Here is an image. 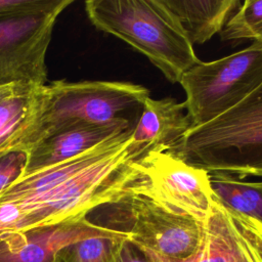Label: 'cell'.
Segmentation results:
<instances>
[{"instance_id":"1","label":"cell","mask_w":262,"mask_h":262,"mask_svg":"<svg viewBox=\"0 0 262 262\" xmlns=\"http://www.w3.org/2000/svg\"><path fill=\"white\" fill-rule=\"evenodd\" d=\"M132 131L51 166L21 172L0 196L19 208L15 231L83 218L129 194L140 175L137 160L145 155L133 148Z\"/></svg>"},{"instance_id":"2","label":"cell","mask_w":262,"mask_h":262,"mask_svg":"<svg viewBox=\"0 0 262 262\" xmlns=\"http://www.w3.org/2000/svg\"><path fill=\"white\" fill-rule=\"evenodd\" d=\"M85 12L99 31L142 53L171 83L199 63L193 45L162 0H88Z\"/></svg>"},{"instance_id":"3","label":"cell","mask_w":262,"mask_h":262,"mask_svg":"<svg viewBox=\"0 0 262 262\" xmlns=\"http://www.w3.org/2000/svg\"><path fill=\"white\" fill-rule=\"evenodd\" d=\"M169 151L208 172L262 177V83L226 113L190 128Z\"/></svg>"},{"instance_id":"4","label":"cell","mask_w":262,"mask_h":262,"mask_svg":"<svg viewBox=\"0 0 262 262\" xmlns=\"http://www.w3.org/2000/svg\"><path fill=\"white\" fill-rule=\"evenodd\" d=\"M86 218L96 226L125 234L145 253L174 262L193 255L205 231V221L135 194L102 205Z\"/></svg>"},{"instance_id":"5","label":"cell","mask_w":262,"mask_h":262,"mask_svg":"<svg viewBox=\"0 0 262 262\" xmlns=\"http://www.w3.org/2000/svg\"><path fill=\"white\" fill-rule=\"evenodd\" d=\"M191 128L226 113L262 83V43L212 61H200L179 82Z\"/></svg>"},{"instance_id":"6","label":"cell","mask_w":262,"mask_h":262,"mask_svg":"<svg viewBox=\"0 0 262 262\" xmlns=\"http://www.w3.org/2000/svg\"><path fill=\"white\" fill-rule=\"evenodd\" d=\"M46 87L48 96L43 115L44 137L69 123L107 125L128 120L122 115L142 108L150 93L142 85L119 81L59 80L46 84Z\"/></svg>"},{"instance_id":"7","label":"cell","mask_w":262,"mask_h":262,"mask_svg":"<svg viewBox=\"0 0 262 262\" xmlns=\"http://www.w3.org/2000/svg\"><path fill=\"white\" fill-rule=\"evenodd\" d=\"M137 162L140 175L129 194L147 198L206 221L214 200L208 171L162 149L149 150Z\"/></svg>"},{"instance_id":"8","label":"cell","mask_w":262,"mask_h":262,"mask_svg":"<svg viewBox=\"0 0 262 262\" xmlns=\"http://www.w3.org/2000/svg\"><path fill=\"white\" fill-rule=\"evenodd\" d=\"M67 7L41 15L0 18V86L46 84L48 47L54 25Z\"/></svg>"},{"instance_id":"9","label":"cell","mask_w":262,"mask_h":262,"mask_svg":"<svg viewBox=\"0 0 262 262\" xmlns=\"http://www.w3.org/2000/svg\"><path fill=\"white\" fill-rule=\"evenodd\" d=\"M147 256L151 262H174ZM180 262H262V223L232 211L214 196L199 249Z\"/></svg>"},{"instance_id":"10","label":"cell","mask_w":262,"mask_h":262,"mask_svg":"<svg viewBox=\"0 0 262 262\" xmlns=\"http://www.w3.org/2000/svg\"><path fill=\"white\" fill-rule=\"evenodd\" d=\"M106 230L83 217L24 231H2L0 262H58L62 248Z\"/></svg>"},{"instance_id":"11","label":"cell","mask_w":262,"mask_h":262,"mask_svg":"<svg viewBox=\"0 0 262 262\" xmlns=\"http://www.w3.org/2000/svg\"><path fill=\"white\" fill-rule=\"evenodd\" d=\"M47 87L23 85L0 102V162L13 154L28 155L44 137Z\"/></svg>"},{"instance_id":"12","label":"cell","mask_w":262,"mask_h":262,"mask_svg":"<svg viewBox=\"0 0 262 262\" xmlns=\"http://www.w3.org/2000/svg\"><path fill=\"white\" fill-rule=\"evenodd\" d=\"M133 128L129 120L107 125L85 122L62 125L48 133L26 155L27 159L23 172L34 171L59 163L85 151L107 138Z\"/></svg>"},{"instance_id":"13","label":"cell","mask_w":262,"mask_h":262,"mask_svg":"<svg viewBox=\"0 0 262 262\" xmlns=\"http://www.w3.org/2000/svg\"><path fill=\"white\" fill-rule=\"evenodd\" d=\"M184 110V102H177L171 97L146 98L132 131L134 149L145 154L152 149L170 150L191 128Z\"/></svg>"},{"instance_id":"14","label":"cell","mask_w":262,"mask_h":262,"mask_svg":"<svg viewBox=\"0 0 262 262\" xmlns=\"http://www.w3.org/2000/svg\"><path fill=\"white\" fill-rule=\"evenodd\" d=\"M177 17L192 45L204 44L220 33L241 7L239 0H162Z\"/></svg>"},{"instance_id":"15","label":"cell","mask_w":262,"mask_h":262,"mask_svg":"<svg viewBox=\"0 0 262 262\" xmlns=\"http://www.w3.org/2000/svg\"><path fill=\"white\" fill-rule=\"evenodd\" d=\"M214 196L232 211L262 223V181H245L224 172H209Z\"/></svg>"},{"instance_id":"16","label":"cell","mask_w":262,"mask_h":262,"mask_svg":"<svg viewBox=\"0 0 262 262\" xmlns=\"http://www.w3.org/2000/svg\"><path fill=\"white\" fill-rule=\"evenodd\" d=\"M127 239L125 234L108 229L62 248L57 255L58 262H117Z\"/></svg>"},{"instance_id":"17","label":"cell","mask_w":262,"mask_h":262,"mask_svg":"<svg viewBox=\"0 0 262 262\" xmlns=\"http://www.w3.org/2000/svg\"><path fill=\"white\" fill-rule=\"evenodd\" d=\"M223 41L250 39L262 43V0H246L220 32Z\"/></svg>"},{"instance_id":"18","label":"cell","mask_w":262,"mask_h":262,"mask_svg":"<svg viewBox=\"0 0 262 262\" xmlns=\"http://www.w3.org/2000/svg\"><path fill=\"white\" fill-rule=\"evenodd\" d=\"M73 0H0V18L41 15L61 6H70Z\"/></svg>"},{"instance_id":"19","label":"cell","mask_w":262,"mask_h":262,"mask_svg":"<svg viewBox=\"0 0 262 262\" xmlns=\"http://www.w3.org/2000/svg\"><path fill=\"white\" fill-rule=\"evenodd\" d=\"M26 159V154L19 152L10 155L0 162V196L24 171Z\"/></svg>"},{"instance_id":"20","label":"cell","mask_w":262,"mask_h":262,"mask_svg":"<svg viewBox=\"0 0 262 262\" xmlns=\"http://www.w3.org/2000/svg\"><path fill=\"white\" fill-rule=\"evenodd\" d=\"M117 262H151L149 257L140 248L129 242L123 244Z\"/></svg>"},{"instance_id":"21","label":"cell","mask_w":262,"mask_h":262,"mask_svg":"<svg viewBox=\"0 0 262 262\" xmlns=\"http://www.w3.org/2000/svg\"><path fill=\"white\" fill-rule=\"evenodd\" d=\"M23 85H6L0 86V102L6 97L14 94Z\"/></svg>"}]
</instances>
